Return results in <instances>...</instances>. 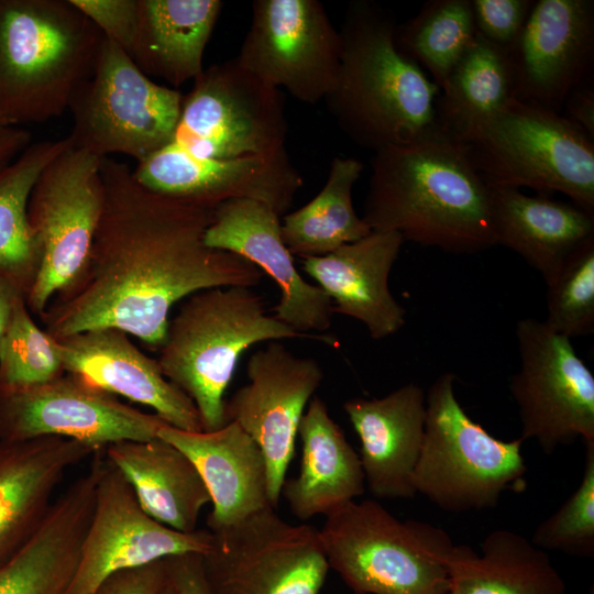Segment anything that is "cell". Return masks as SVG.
I'll return each instance as SVG.
<instances>
[{"instance_id": "obj_3", "label": "cell", "mask_w": 594, "mask_h": 594, "mask_svg": "<svg viewBox=\"0 0 594 594\" xmlns=\"http://www.w3.org/2000/svg\"><path fill=\"white\" fill-rule=\"evenodd\" d=\"M394 15L372 1L348 6L336 84L324 98L341 131L374 152L436 129L438 86L395 45Z\"/></svg>"}, {"instance_id": "obj_29", "label": "cell", "mask_w": 594, "mask_h": 594, "mask_svg": "<svg viewBox=\"0 0 594 594\" xmlns=\"http://www.w3.org/2000/svg\"><path fill=\"white\" fill-rule=\"evenodd\" d=\"M105 451L151 517L180 532L197 530L199 515L211 498L185 453L160 437L119 441Z\"/></svg>"}, {"instance_id": "obj_24", "label": "cell", "mask_w": 594, "mask_h": 594, "mask_svg": "<svg viewBox=\"0 0 594 594\" xmlns=\"http://www.w3.org/2000/svg\"><path fill=\"white\" fill-rule=\"evenodd\" d=\"M96 452L61 437L0 440V566L37 531L66 473Z\"/></svg>"}, {"instance_id": "obj_32", "label": "cell", "mask_w": 594, "mask_h": 594, "mask_svg": "<svg viewBox=\"0 0 594 594\" xmlns=\"http://www.w3.org/2000/svg\"><path fill=\"white\" fill-rule=\"evenodd\" d=\"M72 144L69 136L31 143L0 170V275L25 297L40 268L28 217L29 200L44 169Z\"/></svg>"}, {"instance_id": "obj_21", "label": "cell", "mask_w": 594, "mask_h": 594, "mask_svg": "<svg viewBox=\"0 0 594 594\" xmlns=\"http://www.w3.org/2000/svg\"><path fill=\"white\" fill-rule=\"evenodd\" d=\"M67 373L114 395L151 407L167 425L202 431L191 399L121 330L92 329L56 339Z\"/></svg>"}, {"instance_id": "obj_25", "label": "cell", "mask_w": 594, "mask_h": 594, "mask_svg": "<svg viewBox=\"0 0 594 594\" xmlns=\"http://www.w3.org/2000/svg\"><path fill=\"white\" fill-rule=\"evenodd\" d=\"M157 437L195 464L211 498L208 530L232 525L272 507L267 464L258 444L234 421L215 431H184L164 425Z\"/></svg>"}, {"instance_id": "obj_30", "label": "cell", "mask_w": 594, "mask_h": 594, "mask_svg": "<svg viewBox=\"0 0 594 594\" xmlns=\"http://www.w3.org/2000/svg\"><path fill=\"white\" fill-rule=\"evenodd\" d=\"M222 8L220 0H139L132 61L173 86L194 80Z\"/></svg>"}, {"instance_id": "obj_37", "label": "cell", "mask_w": 594, "mask_h": 594, "mask_svg": "<svg viewBox=\"0 0 594 594\" xmlns=\"http://www.w3.org/2000/svg\"><path fill=\"white\" fill-rule=\"evenodd\" d=\"M547 318L569 339L594 331V238L581 245L547 282Z\"/></svg>"}, {"instance_id": "obj_8", "label": "cell", "mask_w": 594, "mask_h": 594, "mask_svg": "<svg viewBox=\"0 0 594 594\" xmlns=\"http://www.w3.org/2000/svg\"><path fill=\"white\" fill-rule=\"evenodd\" d=\"M454 375H440L426 394L424 441L415 468L416 494L446 512L493 508L506 491L526 487L522 440L492 436L462 408Z\"/></svg>"}, {"instance_id": "obj_28", "label": "cell", "mask_w": 594, "mask_h": 594, "mask_svg": "<svg viewBox=\"0 0 594 594\" xmlns=\"http://www.w3.org/2000/svg\"><path fill=\"white\" fill-rule=\"evenodd\" d=\"M300 470L285 480L282 494L299 519L328 515L362 495L365 479L359 453L330 417L326 403L314 396L301 417Z\"/></svg>"}, {"instance_id": "obj_44", "label": "cell", "mask_w": 594, "mask_h": 594, "mask_svg": "<svg viewBox=\"0 0 594 594\" xmlns=\"http://www.w3.org/2000/svg\"><path fill=\"white\" fill-rule=\"evenodd\" d=\"M32 134L20 127H0V170L14 161L30 144Z\"/></svg>"}, {"instance_id": "obj_18", "label": "cell", "mask_w": 594, "mask_h": 594, "mask_svg": "<svg viewBox=\"0 0 594 594\" xmlns=\"http://www.w3.org/2000/svg\"><path fill=\"white\" fill-rule=\"evenodd\" d=\"M146 189L215 210L234 199L265 204L278 216L293 205L304 179L287 152L231 160L199 157L169 143L132 170Z\"/></svg>"}, {"instance_id": "obj_41", "label": "cell", "mask_w": 594, "mask_h": 594, "mask_svg": "<svg viewBox=\"0 0 594 594\" xmlns=\"http://www.w3.org/2000/svg\"><path fill=\"white\" fill-rule=\"evenodd\" d=\"M168 580L166 559L114 573L97 594H161Z\"/></svg>"}, {"instance_id": "obj_47", "label": "cell", "mask_w": 594, "mask_h": 594, "mask_svg": "<svg viewBox=\"0 0 594 594\" xmlns=\"http://www.w3.org/2000/svg\"><path fill=\"white\" fill-rule=\"evenodd\" d=\"M591 594H594V593H593V590L591 591Z\"/></svg>"}, {"instance_id": "obj_46", "label": "cell", "mask_w": 594, "mask_h": 594, "mask_svg": "<svg viewBox=\"0 0 594 594\" xmlns=\"http://www.w3.org/2000/svg\"><path fill=\"white\" fill-rule=\"evenodd\" d=\"M161 594H178L175 586L170 582L169 576Z\"/></svg>"}, {"instance_id": "obj_33", "label": "cell", "mask_w": 594, "mask_h": 594, "mask_svg": "<svg viewBox=\"0 0 594 594\" xmlns=\"http://www.w3.org/2000/svg\"><path fill=\"white\" fill-rule=\"evenodd\" d=\"M507 50L477 33L452 68L437 99V125L459 136L514 99Z\"/></svg>"}, {"instance_id": "obj_22", "label": "cell", "mask_w": 594, "mask_h": 594, "mask_svg": "<svg viewBox=\"0 0 594 594\" xmlns=\"http://www.w3.org/2000/svg\"><path fill=\"white\" fill-rule=\"evenodd\" d=\"M404 242L397 232L372 231L327 255L302 258V270L331 299L333 314L362 322L372 339L381 340L406 322L388 285Z\"/></svg>"}, {"instance_id": "obj_19", "label": "cell", "mask_w": 594, "mask_h": 594, "mask_svg": "<svg viewBox=\"0 0 594 594\" xmlns=\"http://www.w3.org/2000/svg\"><path fill=\"white\" fill-rule=\"evenodd\" d=\"M507 52L514 98L561 113L571 91L593 78L594 1H535Z\"/></svg>"}, {"instance_id": "obj_12", "label": "cell", "mask_w": 594, "mask_h": 594, "mask_svg": "<svg viewBox=\"0 0 594 594\" xmlns=\"http://www.w3.org/2000/svg\"><path fill=\"white\" fill-rule=\"evenodd\" d=\"M210 532L201 556L210 594H319L324 584L319 530L289 524L273 507Z\"/></svg>"}, {"instance_id": "obj_1", "label": "cell", "mask_w": 594, "mask_h": 594, "mask_svg": "<svg viewBox=\"0 0 594 594\" xmlns=\"http://www.w3.org/2000/svg\"><path fill=\"white\" fill-rule=\"evenodd\" d=\"M105 204L86 266L41 316L55 339L113 328L160 350L172 307L216 287H254L250 261L205 243L211 209L153 193L101 157Z\"/></svg>"}, {"instance_id": "obj_16", "label": "cell", "mask_w": 594, "mask_h": 594, "mask_svg": "<svg viewBox=\"0 0 594 594\" xmlns=\"http://www.w3.org/2000/svg\"><path fill=\"white\" fill-rule=\"evenodd\" d=\"M210 541L208 529L180 532L151 517L129 482L106 457L78 564L66 594H97L117 572L173 556H202Z\"/></svg>"}, {"instance_id": "obj_5", "label": "cell", "mask_w": 594, "mask_h": 594, "mask_svg": "<svg viewBox=\"0 0 594 594\" xmlns=\"http://www.w3.org/2000/svg\"><path fill=\"white\" fill-rule=\"evenodd\" d=\"M296 338L337 344L330 336L300 333L268 315L250 287H216L185 299L168 322L157 362L194 403L202 431H215L227 424L223 395L241 354L258 342Z\"/></svg>"}, {"instance_id": "obj_13", "label": "cell", "mask_w": 594, "mask_h": 594, "mask_svg": "<svg viewBox=\"0 0 594 594\" xmlns=\"http://www.w3.org/2000/svg\"><path fill=\"white\" fill-rule=\"evenodd\" d=\"M520 367L509 391L521 422L520 439L535 440L543 453L559 446L594 441V376L571 339L543 321L516 323Z\"/></svg>"}, {"instance_id": "obj_2", "label": "cell", "mask_w": 594, "mask_h": 594, "mask_svg": "<svg viewBox=\"0 0 594 594\" xmlns=\"http://www.w3.org/2000/svg\"><path fill=\"white\" fill-rule=\"evenodd\" d=\"M363 220L372 231L455 254L496 245L488 184L438 127L374 152Z\"/></svg>"}, {"instance_id": "obj_49", "label": "cell", "mask_w": 594, "mask_h": 594, "mask_svg": "<svg viewBox=\"0 0 594 594\" xmlns=\"http://www.w3.org/2000/svg\"><path fill=\"white\" fill-rule=\"evenodd\" d=\"M0 127H2V125H0Z\"/></svg>"}, {"instance_id": "obj_27", "label": "cell", "mask_w": 594, "mask_h": 594, "mask_svg": "<svg viewBox=\"0 0 594 594\" xmlns=\"http://www.w3.org/2000/svg\"><path fill=\"white\" fill-rule=\"evenodd\" d=\"M488 187L496 244L520 255L544 282L594 238V215L574 204L516 188Z\"/></svg>"}, {"instance_id": "obj_38", "label": "cell", "mask_w": 594, "mask_h": 594, "mask_svg": "<svg viewBox=\"0 0 594 594\" xmlns=\"http://www.w3.org/2000/svg\"><path fill=\"white\" fill-rule=\"evenodd\" d=\"M583 475L569 498L534 530L531 542L579 558L594 556V441H586Z\"/></svg>"}, {"instance_id": "obj_34", "label": "cell", "mask_w": 594, "mask_h": 594, "mask_svg": "<svg viewBox=\"0 0 594 594\" xmlns=\"http://www.w3.org/2000/svg\"><path fill=\"white\" fill-rule=\"evenodd\" d=\"M363 168L356 158L334 157L322 189L308 204L285 215L282 237L293 256H323L372 232L352 200Z\"/></svg>"}, {"instance_id": "obj_31", "label": "cell", "mask_w": 594, "mask_h": 594, "mask_svg": "<svg viewBox=\"0 0 594 594\" xmlns=\"http://www.w3.org/2000/svg\"><path fill=\"white\" fill-rule=\"evenodd\" d=\"M449 594H565L548 554L507 529L490 532L480 552L454 544L448 559Z\"/></svg>"}, {"instance_id": "obj_36", "label": "cell", "mask_w": 594, "mask_h": 594, "mask_svg": "<svg viewBox=\"0 0 594 594\" xmlns=\"http://www.w3.org/2000/svg\"><path fill=\"white\" fill-rule=\"evenodd\" d=\"M31 314L25 297H19L0 341V388L34 386L65 373L57 340Z\"/></svg>"}, {"instance_id": "obj_4", "label": "cell", "mask_w": 594, "mask_h": 594, "mask_svg": "<svg viewBox=\"0 0 594 594\" xmlns=\"http://www.w3.org/2000/svg\"><path fill=\"white\" fill-rule=\"evenodd\" d=\"M103 35L70 0H0V125L62 116Z\"/></svg>"}, {"instance_id": "obj_35", "label": "cell", "mask_w": 594, "mask_h": 594, "mask_svg": "<svg viewBox=\"0 0 594 594\" xmlns=\"http://www.w3.org/2000/svg\"><path fill=\"white\" fill-rule=\"evenodd\" d=\"M475 34L470 0H429L415 16L397 24L394 42L441 90Z\"/></svg>"}, {"instance_id": "obj_14", "label": "cell", "mask_w": 594, "mask_h": 594, "mask_svg": "<svg viewBox=\"0 0 594 594\" xmlns=\"http://www.w3.org/2000/svg\"><path fill=\"white\" fill-rule=\"evenodd\" d=\"M342 40L317 0H255L237 63L262 81L315 105L333 88Z\"/></svg>"}, {"instance_id": "obj_23", "label": "cell", "mask_w": 594, "mask_h": 594, "mask_svg": "<svg viewBox=\"0 0 594 594\" xmlns=\"http://www.w3.org/2000/svg\"><path fill=\"white\" fill-rule=\"evenodd\" d=\"M361 443L365 484L378 498H411L426 422V394L408 383L381 398L343 404Z\"/></svg>"}, {"instance_id": "obj_20", "label": "cell", "mask_w": 594, "mask_h": 594, "mask_svg": "<svg viewBox=\"0 0 594 594\" xmlns=\"http://www.w3.org/2000/svg\"><path fill=\"white\" fill-rule=\"evenodd\" d=\"M279 217L256 200L226 201L215 209L205 243L250 261L276 283L275 318L300 333L321 334L331 326L332 301L298 272L284 243Z\"/></svg>"}, {"instance_id": "obj_40", "label": "cell", "mask_w": 594, "mask_h": 594, "mask_svg": "<svg viewBox=\"0 0 594 594\" xmlns=\"http://www.w3.org/2000/svg\"><path fill=\"white\" fill-rule=\"evenodd\" d=\"M70 1L97 26L103 37L132 57L139 30V0Z\"/></svg>"}, {"instance_id": "obj_10", "label": "cell", "mask_w": 594, "mask_h": 594, "mask_svg": "<svg viewBox=\"0 0 594 594\" xmlns=\"http://www.w3.org/2000/svg\"><path fill=\"white\" fill-rule=\"evenodd\" d=\"M101 157L73 144L38 177L28 207L40 268L26 294L40 317L87 264L105 204Z\"/></svg>"}, {"instance_id": "obj_6", "label": "cell", "mask_w": 594, "mask_h": 594, "mask_svg": "<svg viewBox=\"0 0 594 594\" xmlns=\"http://www.w3.org/2000/svg\"><path fill=\"white\" fill-rule=\"evenodd\" d=\"M453 138L487 184L560 193L594 215V140L562 113L514 98Z\"/></svg>"}, {"instance_id": "obj_42", "label": "cell", "mask_w": 594, "mask_h": 594, "mask_svg": "<svg viewBox=\"0 0 594 594\" xmlns=\"http://www.w3.org/2000/svg\"><path fill=\"white\" fill-rule=\"evenodd\" d=\"M168 576L178 594H210L201 554L186 553L166 558Z\"/></svg>"}, {"instance_id": "obj_48", "label": "cell", "mask_w": 594, "mask_h": 594, "mask_svg": "<svg viewBox=\"0 0 594 594\" xmlns=\"http://www.w3.org/2000/svg\"><path fill=\"white\" fill-rule=\"evenodd\" d=\"M354 594H358V593H354Z\"/></svg>"}, {"instance_id": "obj_43", "label": "cell", "mask_w": 594, "mask_h": 594, "mask_svg": "<svg viewBox=\"0 0 594 594\" xmlns=\"http://www.w3.org/2000/svg\"><path fill=\"white\" fill-rule=\"evenodd\" d=\"M561 113L594 140L593 78L584 81L571 91L564 101Z\"/></svg>"}, {"instance_id": "obj_45", "label": "cell", "mask_w": 594, "mask_h": 594, "mask_svg": "<svg viewBox=\"0 0 594 594\" xmlns=\"http://www.w3.org/2000/svg\"><path fill=\"white\" fill-rule=\"evenodd\" d=\"M25 295L9 279L0 275V341L8 327L16 299Z\"/></svg>"}, {"instance_id": "obj_15", "label": "cell", "mask_w": 594, "mask_h": 594, "mask_svg": "<svg viewBox=\"0 0 594 594\" xmlns=\"http://www.w3.org/2000/svg\"><path fill=\"white\" fill-rule=\"evenodd\" d=\"M166 425L156 414L121 403L85 378L65 372L43 384L0 388V440L61 437L96 451L119 441H148Z\"/></svg>"}, {"instance_id": "obj_26", "label": "cell", "mask_w": 594, "mask_h": 594, "mask_svg": "<svg viewBox=\"0 0 594 594\" xmlns=\"http://www.w3.org/2000/svg\"><path fill=\"white\" fill-rule=\"evenodd\" d=\"M86 473L55 497L45 519L0 566V594H66L95 504L103 457L95 454Z\"/></svg>"}, {"instance_id": "obj_9", "label": "cell", "mask_w": 594, "mask_h": 594, "mask_svg": "<svg viewBox=\"0 0 594 594\" xmlns=\"http://www.w3.org/2000/svg\"><path fill=\"white\" fill-rule=\"evenodd\" d=\"M182 102L178 90L154 82L103 37L91 75L70 101L68 136L98 157L122 154L139 163L172 142Z\"/></svg>"}, {"instance_id": "obj_39", "label": "cell", "mask_w": 594, "mask_h": 594, "mask_svg": "<svg viewBox=\"0 0 594 594\" xmlns=\"http://www.w3.org/2000/svg\"><path fill=\"white\" fill-rule=\"evenodd\" d=\"M535 0H470L475 31L509 50L521 32Z\"/></svg>"}, {"instance_id": "obj_17", "label": "cell", "mask_w": 594, "mask_h": 594, "mask_svg": "<svg viewBox=\"0 0 594 594\" xmlns=\"http://www.w3.org/2000/svg\"><path fill=\"white\" fill-rule=\"evenodd\" d=\"M249 383L224 403L226 422H237L261 448L267 464L268 498L275 508L295 453L306 406L323 380L319 363L271 341L248 362Z\"/></svg>"}, {"instance_id": "obj_7", "label": "cell", "mask_w": 594, "mask_h": 594, "mask_svg": "<svg viewBox=\"0 0 594 594\" xmlns=\"http://www.w3.org/2000/svg\"><path fill=\"white\" fill-rule=\"evenodd\" d=\"M329 568L358 594H449L454 546L440 527L402 521L380 503L350 501L319 530Z\"/></svg>"}, {"instance_id": "obj_11", "label": "cell", "mask_w": 594, "mask_h": 594, "mask_svg": "<svg viewBox=\"0 0 594 594\" xmlns=\"http://www.w3.org/2000/svg\"><path fill=\"white\" fill-rule=\"evenodd\" d=\"M183 96L170 143L206 158L273 156L285 152L287 122L280 90L231 61L204 68Z\"/></svg>"}]
</instances>
